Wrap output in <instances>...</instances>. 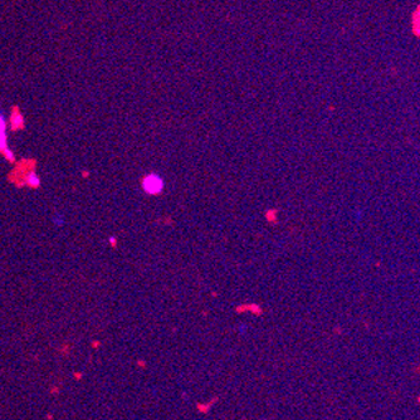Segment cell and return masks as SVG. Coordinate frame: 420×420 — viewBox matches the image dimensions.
<instances>
[{"mask_svg":"<svg viewBox=\"0 0 420 420\" xmlns=\"http://www.w3.org/2000/svg\"><path fill=\"white\" fill-rule=\"evenodd\" d=\"M142 186H144L145 192L149 193V194H157L162 190L164 188V181L160 176L157 175H149L147 178H145L144 183H142Z\"/></svg>","mask_w":420,"mask_h":420,"instance_id":"cell-1","label":"cell"},{"mask_svg":"<svg viewBox=\"0 0 420 420\" xmlns=\"http://www.w3.org/2000/svg\"><path fill=\"white\" fill-rule=\"evenodd\" d=\"M28 184H29L30 186H38L40 184L39 178H38L34 173H30L29 175H28Z\"/></svg>","mask_w":420,"mask_h":420,"instance_id":"cell-2","label":"cell"},{"mask_svg":"<svg viewBox=\"0 0 420 420\" xmlns=\"http://www.w3.org/2000/svg\"><path fill=\"white\" fill-rule=\"evenodd\" d=\"M54 223L58 224V225H63V218H62V216H56V218H54Z\"/></svg>","mask_w":420,"mask_h":420,"instance_id":"cell-3","label":"cell"}]
</instances>
